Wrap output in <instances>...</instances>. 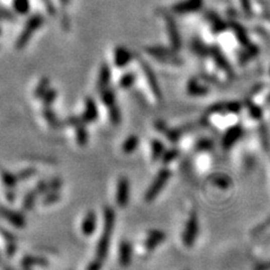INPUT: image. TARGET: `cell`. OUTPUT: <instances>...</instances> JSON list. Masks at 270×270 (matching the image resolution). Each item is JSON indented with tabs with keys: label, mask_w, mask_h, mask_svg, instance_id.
I'll return each instance as SVG.
<instances>
[{
	"label": "cell",
	"mask_w": 270,
	"mask_h": 270,
	"mask_svg": "<svg viewBox=\"0 0 270 270\" xmlns=\"http://www.w3.org/2000/svg\"><path fill=\"white\" fill-rule=\"evenodd\" d=\"M114 221H115V214L112 209H106L105 210V225L103 235L98 242L97 247V260L98 261H103L107 255V251L109 248L110 242V236H112L113 228H114Z\"/></svg>",
	"instance_id": "6da1fadb"
},
{
	"label": "cell",
	"mask_w": 270,
	"mask_h": 270,
	"mask_svg": "<svg viewBox=\"0 0 270 270\" xmlns=\"http://www.w3.org/2000/svg\"><path fill=\"white\" fill-rule=\"evenodd\" d=\"M43 23H44V17H43L41 14H35V15H33L30 19H28L25 27H24L21 35H19L15 43V47L17 50H23L24 47L28 44V42L31 41L33 34L40 30V27L43 25Z\"/></svg>",
	"instance_id": "7a4b0ae2"
},
{
	"label": "cell",
	"mask_w": 270,
	"mask_h": 270,
	"mask_svg": "<svg viewBox=\"0 0 270 270\" xmlns=\"http://www.w3.org/2000/svg\"><path fill=\"white\" fill-rule=\"evenodd\" d=\"M149 55L169 64H181V60L176 56L175 50H168L161 46H149L146 49Z\"/></svg>",
	"instance_id": "3957f363"
},
{
	"label": "cell",
	"mask_w": 270,
	"mask_h": 270,
	"mask_svg": "<svg viewBox=\"0 0 270 270\" xmlns=\"http://www.w3.org/2000/svg\"><path fill=\"white\" fill-rule=\"evenodd\" d=\"M169 178H170V171L168 169H163V170L158 173L156 179H154L151 186L149 187L148 191L146 192V201L150 202L156 199V197L160 194L162 188L166 186Z\"/></svg>",
	"instance_id": "277c9868"
},
{
	"label": "cell",
	"mask_w": 270,
	"mask_h": 270,
	"mask_svg": "<svg viewBox=\"0 0 270 270\" xmlns=\"http://www.w3.org/2000/svg\"><path fill=\"white\" fill-rule=\"evenodd\" d=\"M198 216H197L195 212H191L186 223L184 235H182V242H184L187 248H190L194 245L197 233H198Z\"/></svg>",
	"instance_id": "5b68a950"
},
{
	"label": "cell",
	"mask_w": 270,
	"mask_h": 270,
	"mask_svg": "<svg viewBox=\"0 0 270 270\" xmlns=\"http://www.w3.org/2000/svg\"><path fill=\"white\" fill-rule=\"evenodd\" d=\"M140 65L142 68V71L146 78L148 80V85L150 87V89L152 91V94L154 95V97L157 98V100H161L162 99V93L160 90V86L158 84L157 77L153 74V71L151 69V66L149 65L146 61H143L142 59H140Z\"/></svg>",
	"instance_id": "8992f818"
},
{
	"label": "cell",
	"mask_w": 270,
	"mask_h": 270,
	"mask_svg": "<svg viewBox=\"0 0 270 270\" xmlns=\"http://www.w3.org/2000/svg\"><path fill=\"white\" fill-rule=\"evenodd\" d=\"M165 21H166V26H167V32L169 35V40L171 42L172 50H179L181 46V40L179 36V32H178L177 24L173 21V18L169 15H165Z\"/></svg>",
	"instance_id": "52a82bcc"
},
{
	"label": "cell",
	"mask_w": 270,
	"mask_h": 270,
	"mask_svg": "<svg viewBox=\"0 0 270 270\" xmlns=\"http://www.w3.org/2000/svg\"><path fill=\"white\" fill-rule=\"evenodd\" d=\"M70 125L75 127L76 129V138H77V142L80 147H85L87 142H88V134H87L86 127H85V122L79 117L76 116H71L69 119H68Z\"/></svg>",
	"instance_id": "ba28073f"
},
{
	"label": "cell",
	"mask_w": 270,
	"mask_h": 270,
	"mask_svg": "<svg viewBox=\"0 0 270 270\" xmlns=\"http://www.w3.org/2000/svg\"><path fill=\"white\" fill-rule=\"evenodd\" d=\"M129 198V182L127 178H120L117 184L116 191V202L119 207H125L127 205Z\"/></svg>",
	"instance_id": "9c48e42d"
},
{
	"label": "cell",
	"mask_w": 270,
	"mask_h": 270,
	"mask_svg": "<svg viewBox=\"0 0 270 270\" xmlns=\"http://www.w3.org/2000/svg\"><path fill=\"white\" fill-rule=\"evenodd\" d=\"M98 117V109L97 105H96L95 100L88 97L86 99V105H85V112L81 116V119L84 120L85 123H93Z\"/></svg>",
	"instance_id": "30bf717a"
},
{
	"label": "cell",
	"mask_w": 270,
	"mask_h": 270,
	"mask_svg": "<svg viewBox=\"0 0 270 270\" xmlns=\"http://www.w3.org/2000/svg\"><path fill=\"white\" fill-rule=\"evenodd\" d=\"M202 0H186L184 3H179L173 6L172 11L177 14H186L198 11L201 7Z\"/></svg>",
	"instance_id": "8fae6325"
},
{
	"label": "cell",
	"mask_w": 270,
	"mask_h": 270,
	"mask_svg": "<svg viewBox=\"0 0 270 270\" xmlns=\"http://www.w3.org/2000/svg\"><path fill=\"white\" fill-rule=\"evenodd\" d=\"M132 60V54L126 47L117 46L114 51V63L118 68L126 66Z\"/></svg>",
	"instance_id": "7c38bea8"
},
{
	"label": "cell",
	"mask_w": 270,
	"mask_h": 270,
	"mask_svg": "<svg viewBox=\"0 0 270 270\" xmlns=\"http://www.w3.org/2000/svg\"><path fill=\"white\" fill-rule=\"evenodd\" d=\"M165 239L166 234L163 233L162 231H152V232H150V234L148 235L144 245H146V249L148 251H151V250L156 249L159 244H161L163 241H165Z\"/></svg>",
	"instance_id": "4fadbf2b"
},
{
	"label": "cell",
	"mask_w": 270,
	"mask_h": 270,
	"mask_svg": "<svg viewBox=\"0 0 270 270\" xmlns=\"http://www.w3.org/2000/svg\"><path fill=\"white\" fill-rule=\"evenodd\" d=\"M110 77H112V72H110V68L108 64L103 63L99 69V76H98V83L97 87L99 91H103L106 88H108Z\"/></svg>",
	"instance_id": "5bb4252c"
},
{
	"label": "cell",
	"mask_w": 270,
	"mask_h": 270,
	"mask_svg": "<svg viewBox=\"0 0 270 270\" xmlns=\"http://www.w3.org/2000/svg\"><path fill=\"white\" fill-rule=\"evenodd\" d=\"M0 213H2L3 218L6 219L9 223H12L14 226H16V228H24V225H25V219H24L21 214L16 213V212L2 209L0 210Z\"/></svg>",
	"instance_id": "9a60e30c"
},
{
	"label": "cell",
	"mask_w": 270,
	"mask_h": 270,
	"mask_svg": "<svg viewBox=\"0 0 270 270\" xmlns=\"http://www.w3.org/2000/svg\"><path fill=\"white\" fill-rule=\"evenodd\" d=\"M96 229V214L94 212H89L88 214L86 215V218L83 222V233L86 236H89L94 233V231Z\"/></svg>",
	"instance_id": "2e32d148"
},
{
	"label": "cell",
	"mask_w": 270,
	"mask_h": 270,
	"mask_svg": "<svg viewBox=\"0 0 270 270\" xmlns=\"http://www.w3.org/2000/svg\"><path fill=\"white\" fill-rule=\"evenodd\" d=\"M131 257H132V249L131 245L127 242H123L119 247V263L122 264L123 267H127L129 262H131Z\"/></svg>",
	"instance_id": "e0dca14e"
},
{
	"label": "cell",
	"mask_w": 270,
	"mask_h": 270,
	"mask_svg": "<svg viewBox=\"0 0 270 270\" xmlns=\"http://www.w3.org/2000/svg\"><path fill=\"white\" fill-rule=\"evenodd\" d=\"M241 128L240 127H234L232 129H230L228 134L225 135V138L223 140V147L224 148H230L232 144L240 138L241 135Z\"/></svg>",
	"instance_id": "ac0fdd59"
},
{
	"label": "cell",
	"mask_w": 270,
	"mask_h": 270,
	"mask_svg": "<svg viewBox=\"0 0 270 270\" xmlns=\"http://www.w3.org/2000/svg\"><path fill=\"white\" fill-rule=\"evenodd\" d=\"M101 93V100H103L104 105L106 107L110 108L112 106L116 105V96H115V93L109 88H106L105 90L100 91Z\"/></svg>",
	"instance_id": "d6986e66"
},
{
	"label": "cell",
	"mask_w": 270,
	"mask_h": 270,
	"mask_svg": "<svg viewBox=\"0 0 270 270\" xmlns=\"http://www.w3.org/2000/svg\"><path fill=\"white\" fill-rule=\"evenodd\" d=\"M139 147V138L137 135H131V137L125 140L123 143V152L124 153H132L134 150H137Z\"/></svg>",
	"instance_id": "ffe728a7"
},
{
	"label": "cell",
	"mask_w": 270,
	"mask_h": 270,
	"mask_svg": "<svg viewBox=\"0 0 270 270\" xmlns=\"http://www.w3.org/2000/svg\"><path fill=\"white\" fill-rule=\"evenodd\" d=\"M50 89V80L47 78H43L38 85L36 86L35 91H34V96L37 99H42L43 96L46 94V91Z\"/></svg>",
	"instance_id": "44dd1931"
},
{
	"label": "cell",
	"mask_w": 270,
	"mask_h": 270,
	"mask_svg": "<svg viewBox=\"0 0 270 270\" xmlns=\"http://www.w3.org/2000/svg\"><path fill=\"white\" fill-rule=\"evenodd\" d=\"M211 182L215 186L223 188V189H226L229 186L232 185V181H231L230 178L228 176H223V175H215L211 178Z\"/></svg>",
	"instance_id": "7402d4cb"
},
{
	"label": "cell",
	"mask_w": 270,
	"mask_h": 270,
	"mask_svg": "<svg viewBox=\"0 0 270 270\" xmlns=\"http://www.w3.org/2000/svg\"><path fill=\"white\" fill-rule=\"evenodd\" d=\"M14 9L21 15H25L30 12V0H14Z\"/></svg>",
	"instance_id": "603a6c76"
},
{
	"label": "cell",
	"mask_w": 270,
	"mask_h": 270,
	"mask_svg": "<svg viewBox=\"0 0 270 270\" xmlns=\"http://www.w3.org/2000/svg\"><path fill=\"white\" fill-rule=\"evenodd\" d=\"M151 148H152V158L154 160H157L159 158H162L163 153H165V147H163V144L159 141V140H153Z\"/></svg>",
	"instance_id": "cb8c5ba5"
},
{
	"label": "cell",
	"mask_w": 270,
	"mask_h": 270,
	"mask_svg": "<svg viewBox=\"0 0 270 270\" xmlns=\"http://www.w3.org/2000/svg\"><path fill=\"white\" fill-rule=\"evenodd\" d=\"M43 115H44V118L47 123H49L52 127H57L59 126L60 122L57 120L55 114L50 107H44V112H43Z\"/></svg>",
	"instance_id": "d4e9b609"
},
{
	"label": "cell",
	"mask_w": 270,
	"mask_h": 270,
	"mask_svg": "<svg viewBox=\"0 0 270 270\" xmlns=\"http://www.w3.org/2000/svg\"><path fill=\"white\" fill-rule=\"evenodd\" d=\"M2 178H3L4 184L6 185L9 189H12V188L15 187L17 184V181H18L17 176L13 175V173H11V172H3Z\"/></svg>",
	"instance_id": "484cf974"
},
{
	"label": "cell",
	"mask_w": 270,
	"mask_h": 270,
	"mask_svg": "<svg viewBox=\"0 0 270 270\" xmlns=\"http://www.w3.org/2000/svg\"><path fill=\"white\" fill-rule=\"evenodd\" d=\"M108 110H109L110 123H112L113 125H118L120 123V119H122V116H120V110L118 108V106L114 105L110 108H108Z\"/></svg>",
	"instance_id": "4316f807"
},
{
	"label": "cell",
	"mask_w": 270,
	"mask_h": 270,
	"mask_svg": "<svg viewBox=\"0 0 270 270\" xmlns=\"http://www.w3.org/2000/svg\"><path fill=\"white\" fill-rule=\"evenodd\" d=\"M188 93L195 96L202 95L206 93V89L200 87L196 80H190L189 84H188Z\"/></svg>",
	"instance_id": "83f0119b"
},
{
	"label": "cell",
	"mask_w": 270,
	"mask_h": 270,
	"mask_svg": "<svg viewBox=\"0 0 270 270\" xmlns=\"http://www.w3.org/2000/svg\"><path fill=\"white\" fill-rule=\"evenodd\" d=\"M135 83V76L133 74L124 75L119 80V87L123 89H127Z\"/></svg>",
	"instance_id": "f1b7e54d"
},
{
	"label": "cell",
	"mask_w": 270,
	"mask_h": 270,
	"mask_svg": "<svg viewBox=\"0 0 270 270\" xmlns=\"http://www.w3.org/2000/svg\"><path fill=\"white\" fill-rule=\"evenodd\" d=\"M55 98H56V90L49 89L46 91V94L42 97L43 106H44V107H50L53 101L55 100Z\"/></svg>",
	"instance_id": "f546056e"
},
{
	"label": "cell",
	"mask_w": 270,
	"mask_h": 270,
	"mask_svg": "<svg viewBox=\"0 0 270 270\" xmlns=\"http://www.w3.org/2000/svg\"><path fill=\"white\" fill-rule=\"evenodd\" d=\"M36 194L37 192H30V194H27L25 196V198H24V202H23V206L24 209L30 211L33 209L34 206V202H35V198H36Z\"/></svg>",
	"instance_id": "4dcf8cb0"
},
{
	"label": "cell",
	"mask_w": 270,
	"mask_h": 270,
	"mask_svg": "<svg viewBox=\"0 0 270 270\" xmlns=\"http://www.w3.org/2000/svg\"><path fill=\"white\" fill-rule=\"evenodd\" d=\"M40 266V264H46V261L44 259L36 258V257H28L24 260V266L27 268H31V266Z\"/></svg>",
	"instance_id": "1f68e13d"
},
{
	"label": "cell",
	"mask_w": 270,
	"mask_h": 270,
	"mask_svg": "<svg viewBox=\"0 0 270 270\" xmlns=\"http://www.w3.org/2000/svg\"><path fill=\"white\" fill-rule=\"evenodd\" d=\"M269 228H270V218L267 219L266 221H264L262 224H260L259 226H257V228H255V229L252 231V233H253L254 236L260 235V234H261V233L263 232V231L268 230Z\"/></svg>",
	"instance_id": "d6a6232c"
},
{
	"label": "cell",
	"mask_w": 270,
	"mask_h": 270,
	"mask_svg": "<svg viewBox=\"0 0 270 270\" xmlns=\"http://www.w3.org/2000/svg\"><path fill=\"white\" fill-rule=\"evenodd\" d=\"M177 156H178V151L177 150H170V151H168L166 153H163L162 161L165 163H169V162H171Z\"/></svg>",
	"instance_id": "836d02e7"
},
{
	"label": "cell",
	"mask_w": 270,
	"mask_h": 270,
	"mask_svg": "<svg viewBox=\"0 0 270 270\" xmlns=\"http://www.w3.org/2000/svg\"><path fill=\"white\" fill-rule=\"evenodd\" d=\"M0 21H14V15L5 8H0Z\"/></svg>",
	"instance_id": "e575fe53"
},
{
	"label": "cell",
	"mask_w": 270,
	"mask_h": 270,
	"mask_svg": "<svg viewBox=\"0 0 270 270\" xmlns=\"http://www.w3.org/2000/svg\"><path fill=\"white\" fill-rule=\"evenodd\" d=\"M42 3L44 4V6L46 8V12L49 13V15L54 16L56 12H55V7H54V5H53L52 0H42Z\"/></svg>",
	"instance_id": "d590c367"
},
{
	"label": "cell",
	"mask_w": 270,
	"mask_h": 270,
	"mask_svg": "<svg viewBox=\"0 0 270 270\" xmlns=\"http://www.w3.org/2000/svg\"><path fill=\"white\" fill-rule=\"evenodd\" d=\"M192 50L199 55H205V53H207V51H209L205 46H202V44H200L199 42H194V44H192Z\"/></svg>",
	"instance_id": "8d00e7d4"
},
{
	"label": "cell",
	"mask_w": 270,
	"mask_h": 270,
	"mask_svg": "<svg viewBox=\"0 0 270 270\" xmlns=\"http://www.w3.org/2000/svg\"><path fill=\"white\" fill-rule=\"evenodd\" d=\"M59 198H60V195L57 194V192L53 191V192H51V194L47 195V197L44 199V204H46V205L53 204V202H55V201L59 200Z\"/></svg>",
	"instance_id": "74e56055"
},
{
	"label": "cell",
	"mask_w": 270,
	"mask_h": 270,
	"mask_svg": "<svg viewBox=\"0 0 270 270\" xmlns=\"http://www.w3.org/2000/svg\"><path fill=\"white\" fill-rule=\"evenodd\" d=\"M33 173H34V170H32V169H28V170H24L19 173V175H17V178H18V180H25L27 179V178H30Z\"/></svg>",
	"instance_id": "f35d334b"
},
{
	"label": "cell",
	"mask_w": 270,
	"mask_h": 270,
	"mask_svg": "<svg viewBox=\"0 0 270 270\" xmlns=\"http://www.w3.org/2000/svg\"><path fill=\"white\" fill-rule=\"evenodd\" d=\"M211 147H212V142L207 141V140H204V141L198 143L197 149H198V150H206V149H210Z\"/></svg>",
	"instance_id": "ab89813d"
},
{
	"label": "cell",
	"mask_w": 270,
	"mask_h": 270,
	"mask_svg": "<svg viewBox=\"0 0 270 270\" xmlns=\"http://www.w3.org/2000/svg\"><path fill=\"white\" fill-rule=\"evenodd\" d=\"M254 270H270V261L259 263L258 266L254 268Z\"/></svg>",
	"instance_id": "60d3db41"
},
{
	"label": "cell",
	"mask_w": 270,
	"mask_h": 270,
	"mask_svg": "<svg viewBox=\"0 0 270 270\" xmlns=\"http://www.w3.org/2000/svg\"><path fill=\"white\" fill-rule=\"evenodd\" d=\"M156 127H157L160 132H162V131H163V132H167V131H168L167 127H166V124L163 123V122H157Z\"/></svg>",
	"instance_id": "b9f144b4"
},
{
	"label": "cell",
	"mask_w": 270,
	"mask_h": 270,
	"mask_svg": "<svg viewBox=\"0 0 270 270\" xmlns=\"http://www.w3.org/2000/svg\"><path fill=\"white\" fill-rule=\"evenodd\" d=\"M100 261H98V260H96V261L94 263H91L89 268L87 270H99L100 269Z\"/></svg>",
	"instance_id": "7bdbcfd3"
},
{
	"label": "cell",
	"mask_w": 270,
	"mask_h": 270,
	"mask_svg": "<svg viewBox=\"0 0 270 270\" xmlns=\"http://www.w3.org/2000/svg\"><path fill=\"white\" fill-rule=\"evenodd\" d=\"M241 3H242V6L244 8V11L249 14L250 9H249V5H248V0H241Z\"/></svg>",
	"instance_id": "ee69618b"
},
{
	"label": "cell",
	"mask_w": 270,
	"mask_h": 270,
	"mask_svg": "<svg viewBox=\"0 0 270 270\" xmlns=\"http://www.w3.org/2000/svg\"><path fill=\"white\" fill-rule=\"evenodd\" d=\"M62 5H68L69 4V0H60Z\"/></svg>",
	"instance_id": "f6af8a7d"
},
{
	"label": "cell",
	"mask_w": 270,
	"mask_h": 270,
	"mask_svg": "<svg viewBox=\"0 0 270 270\" xmlns=\"http://www.w3.org/2000/svg\"><path fill=\"white\" fill-rule=\"evenodd\" d=\"M24 270H31V268H27V267H25V269H24Z\"/></svg>",
	"instance_id": "bcb514c9"
},
{
	"label": "cell",
	"mask_w": 270,
	"mask_h": 270,
	"mask_svg": "<svg viewBox=\"0 0 270 270\" xmlns=\"http://www.w3.org/2000/svg\"><path fill=\"white\" fill-rule=\"evenodd\" d=\"M269 240H270V239H269Z\"/></svg>",
	"instance_id": "7dc6e473"
}]
</instances>
